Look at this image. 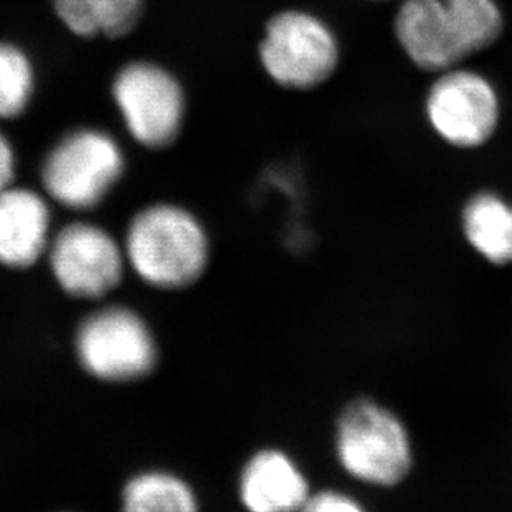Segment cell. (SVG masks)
<instances>
[{
  "mask_svg": "<svg viewBox=\"0 0 512 512\" xmlns=\"http://www.w3.org/2000/svg\"><path fill=\"white\" fill-rule=\"evenodd\" d=\"M333 448L341 471L368 488H396L414 468L413 441L406 424L376 399H353L341 409Z\"/></svg>",
  "mask_w": 512,
  "mask_h": 512,
  "instance_id": "1",
  "label": "cell"
},
{
  "mask_svg": "<svg viewBox=\"0 0 512 512\" xmlns=\"http://www.w3.org/2000/svg\"><path fill=\"white\" fill-rule=\"evenodd\" d=\"M124 252L128 265L148 285L182 290L203 275L210 245L202 223L192 213L157 203L133 217Z\"/></svg>",
  "mask_w": 512,
  "mask_h": 512,
  "instance_id": "2",
  "label": "cell"
},
{
  "mask_svg": "<svg viewBox=\"0 0 512 512\" xmlns=\"http://www.w3.org/2000/svg\"><path fill=\"white\" fill-rule=\"evenodd\" d=\"M80 365L105 383H137L157 370L160 353L153 331L127 306H105L80 323L75 336Z\"/></svg>",
  "mask_w": 512,
  "mask_h": 512,
  "instance_id": "3",
  "label": "cell"
},
{
  "mask_svg": "<svg viewBox=\"0 0 512 512\" xmlns=\"http://www.w3.org/2000/svg\"><path fill=\"white\" fill-rule=\"evenodd\" d=\"M124 170V153L112 135L97 128H80L49 153L42 183L60 205L89 210L109 195Z\"/></svg>",
  "mask_w": 512,
  "mask_h": 512,
  "instance_id": "4",
  "label": "cell"
},
{
  "mask_svg": "<svg viewBox=\"0 0 512 512\" xmlns=\"http://www.w3.org/2000/svg\"><path fill=\"white\" fill-rule=\"evenodd\" d=\"M338 55L331 30L320 19L296 10L273 17L260 45L263 69L286 89L323 84L335 72Z\"/></svg>",
  "mask_w": 512,
  "mask_h": 512,
  "instance_id": "5",
  "label": "cell"
},
{
  "mask_svg": "<svg viewBox=\"0 0 512 512\" xmlns=\"http://www.w3.org/2000/svg\"><path fill=\"white\" fill-rule=\"evenodd\" d=\"M114 99L128 133L147 148H167L185 120V94L170 72L150 64L125 65L114 80Z\"/></svg>",
  "mask_w": 512,
  "mask_h": 512,
  "instance_id": "6",
  "label": "cell"
},
{
  "mask_svg": "<svg viewBox=\"0 0 512 512\" xmlns=\"http://www.w3.org/2000/svg\"><path fill=\"white\" fill-rule=\"evenodd\" d=\"M124 248L92 223H72L50 245V266L70 296L97 300L115 290L124 276Z\"/></svg>",
  "mask_w": 512,
  "mask_h": 512,
  "instance_id": "7",
  "label": "cell"
},
{
  "mask_svg": "<svg viewBox=\"0 0 512 512\" xmlns=\"http://www.w3.org/2000/svg\"><path fill=\"white\" fill-rule=\"evenodd\" d=\"M428 119L456 147H478L498 125V95L488 80L464 70H446L429 90Z\"/></svg>",
  "mask_w": 512,
  "mask_h": 512,
  "instance_id": "8",
  "label": "cell"
},
{
  "mask_svg": "<svg viewBox=\"0 0 512 512\" xmlns=\"http://www.w3.org/2000/svg\"><path fill=\"white\" fill-rule=\"evenodd\" d=\"M394 30L404 52L421 69L446 72L469 55L448 0H404Z\"/></svg>",
  "mask_w": 512,
  "mask_h": 512,
  "instance_id": "9",
  "label": "cell"
},
{
  "mask_svg": "<svg viewBox=\"0 0 512 512\" xmlns=\"http://www.w3.org/2000/svg\"><path fill=\"white\" fill-rule=\"evenodd\" d=\"M313 493L310 479L285 449H256L242 464L237 496L245 512H298Z\"/></svg>",
  "mask_w": 512,
  "mask_h": 512,
  "instance_id": "10",
  "label": "cell"
},
{
  "mask_svg": "<svg viewBox=\"0 0 512 512\" xmlns=\"http://www.w3.org/2000/svg\"><path fill=\"white\" fill-rule=\"evenodd\" d=\"M50 212L44 198L27 188L0 192V263L27 268L49 247Z\"/></svg>",
  "mask_w": 512,
  "mask_h": 512,
  "instance_id": "11",
  "label": "cell"
},
{
  "mask_svg": "<svg viewBox=\"0 0 512 512\" xmlns=\"http://www.w3.org/2000/svg\"><path fill=\"white\" fill-rule=\"evenodd\" d=\"M120 512H202L197 489L170 469L150 468L127 479Z\"/></svg>",
  "mask_w": 512,
  "mask_h": 512,
  "instance_id": "12",
  "label": "cell"
},
{
  "mask_svg": "<svg viewBox=\"0 0 512 512\" xmlns=\"http://www.w3.org/2000/svg\"><path fill=\"white\" fill-rule=\"evenodd\" d=\"M59 19L80 37H122L135 27L142 0H52Z\"/></svg>",
  "mask_w": 512,
  "mask_h": 512,
  "instance_id": "13",
  "label": "cell"
},
{
  "mask_svg": "<svg viewBox=\"0 0 512 512\" xmlns=\"http://www.w3.org/2000/svg\"><path fill=\"white\" fill-rule=\"evenodd\" d=\"M463 227L484 258L498 265L512 263V207L503 198L491 193L473 198L464 210Z\"/></svg>",
  "mask_w": 512,
  "mask_h": 512,
  "instance_id": "14",
  "label": "cell"
},
{
  "mask_svg": "<svg viewBox=\"0 0 512 512\" xmlns=\"http://www.w3.org/2000/svg\"><path fill=\"white\" fill-rule=\"evenodd\" d=\"M34 90V69L29 57L12 44H0V119L22 114Z\"/></svg>",
  "mask_w": 512,
  "mask_h": 512,
  "instance_id": "15",
  "label": "cell"
},
{
  "mask_svg": "<svg viewBox=\"0 0 512 512\" xmlns=\"http://www.w3.org/2000/svg\"><path fill=\"white\" fill-rule=\"evenodd\" d=\"M458 17L469 55L494 44L503 30V14L496 0H448Z\"/></svg>",
  "mask_w": 512,
  "mask_h": 512,
  "instance_id": "16",
  "label": "cell"
},
{
  "mask_svg": "<svg viewBox=\"0 0 512 512\" xmlns=\"http://www.w3.org/2000/svg\"><path fill=\"white\" fill-rule=\"evenodd\" d=\"M298 512H370L360 499L336 488L318 489Z\"/></svg>",
  "mask_w": 512,
  "mask_h": 512,
  "instance_id": "17",
  "label": "cell"
},
{
  "mask_svg": "<svg viewBox=\"0 0 512 512\" xmlns=\"http://www.w3.org/2000/svg\"><path fill=\"white\" fill-rule=\"evenodd\" d=\"M15 173V157L9 140L0 133V192L12 187Z\"/></svg>",
  "mask_w": 512,
  "mask_h": 512,
  "instance_id": "18",
  "label": "cell"
}]
</instances>
